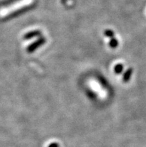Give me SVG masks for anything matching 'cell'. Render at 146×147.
Returning <instances> with one entry per match:
<instances>
[{
	"mask_svg": "<svg viewBox=\"0 0 146 147\" xmlns=\"http://www.w3.org/2000/svg\"><path fill=\"white\" fill-rule=\"evenodd\" d=\"M45 43H46V38L45 37H40L38 40H37L35 42H34L30 46H28V48H27V52L28 53H32L35 50H37L40 47L43 46Z\"/></svg>",
	"mask_w": 146,
	"mask_h": 147,
	"instance_id": "6da1fadb",
	"label": "cell"
},
{
	"mask_svg": "<svg viewBox=\"0 0 146 147\" xmlns=\"http://www.w3.org/2000/svg\"><path fill=\"white\" fill-rule=\"evenodd\" d=\"M41 32L39 30H34V31H32V32H29L28 33H26L24 35V39L25 40H29L32 39L33 37H38V36H40Z\"/></svg>",
	"mask_w": 146,
	"mask_h": 147,
	"instance_id": "7a4b0ae2",
	"label": "cell"
},
{
	"mask_svg": "<svg viewBox=\"0 0 146 147\" xmlns=\"http://www.w3.org/2000/svg\"><path fill=\"white\" fill-rule=\"evenodd\" d=\"M132 73H133V69L132 68H129V69H127L124 72V75H123V81L124 82H128L131 78Z\"/></svg>",
	"mask_w": 146,
	"mask_h": 147,
	"instance_id": "3957f363",
	"label": "cell"
},
{
	"mask_svg": "<svg viewBox=\"0 0 146 147\" xmlns=\"http://www.w3.org/2000/svg\"><path fill=\"white\" fill-rule=\"evenodd\" d=\"M123 69H124V67H123L122 63H118V64L115 66L114 71L116 74H121L122 73V71H123Z\"/></svg>",
	"mask_w": 146,
	"mask_h": 147,
	"instance_id": "277c9868",
	"label": "cell"
},
{
	"mask_svg": "<svg viewBox=\"0 0 146 147\" xmlns=\"http://www.w3.org/2000/svg\"><path fill=\"white\" fill-rule=\"evenodd\" d=\"M109 45L110 47L112 49H116L118 46V41L117 40L116 38L113 37V38H111L110 40Z\"/></svg>",
	"mask_w": 146,
	"mask_h": 147,
	"instance_id": "5b68a950",
	"label": "cell"
},
{
	"mask_svg": "<svg viewBox=\"0 0 146 147\" xmlns=\"http://www.w3.org/2000/svg\"><path fill=\"white\" fill-rule=\"evenodd\" d=\"M104 35L107 37H110V38H113L114 37V32L112 31V30H110V29H107L106 30L105 32H104Z\"/></svg>",
	"mask_w": 146,
	"mask_h": 147,
	"instance_id": "8992f818",
	"label": "cell"
},
{
	"mask_svg": "<svg viewBox=\"0 0 146 147\" xmlns=\"http://www.w3.org/2000/svg\"><path fill=\"white\" fill-rule=\"evenodd\" d=\"M48 147H59V145L57 143H53V144H50Z\"/></svg>",
	"mask_w": 146,
	"mask_h": 147,
	"instance_id": "52a82bcc",
	"label": "cell"
}]
</instances>
